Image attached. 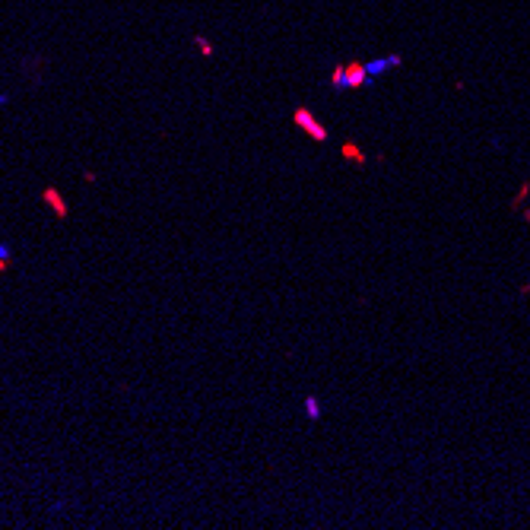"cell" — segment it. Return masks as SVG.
Here are the masks:
<instances>
[{"instance_id":"3","label":"cell","mask_w":530,"mask_h":530,"mask_svg":"<svg viewBox=\"0 0 530 530\" xmlns=\"http://www.w3.org/2000/svg\"><path fill=\"white\" fill-rule=\"evenodd\" d=\"M343 156H346V159H356V166H365V156H362V149H359L352 140H346V143H343Z\"/></svg>"},{"instance_id":"4","label":"cell","mask_w":530,"mask_h":530,"mask_svg":"<svg viewBox=\"0 0 530 530\" xmlns=\"http://www.w3.org/2000/svg\"><path fill=\"white\" fill-rule=\"evenodd\" d=\"M321 413H324V410H321V401L315 394L311 397H305V416H309V420H321Z\"/></svg>"},{"instance_id":"2","label":"cell","mask_w":530,"mask_h":530,"mask_svg":"<svg viewBox=\"0 0 530 530\" xmlns=\"http://www.w3.org/2000/svg\"><path fill=\"white\" fill-rule=\"evenodd\" d=\"M365 83H369L365 64H343V83H340V89H362Z\"/></svg>"},{"instance_id":"1","label":"cell","mask_w":530,"mask_h":530,"mask_svg":"<svg viewBox=\"0 0 530 530\" xmlns=\"http://www.w3.org/2000/svg\"><path fill=\"white\" fill-rule=\"evenodd\" d=\"M292 121H296V127L302 130V134H309L315 143H324L327 134H330V130L315 117V111H309V108H296L292 111Z\"/></svg>"}]
</instances>
